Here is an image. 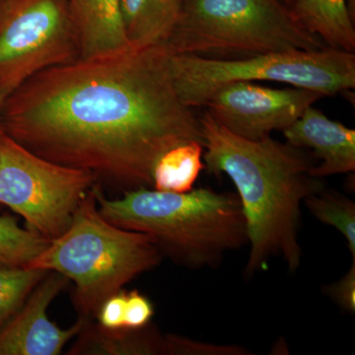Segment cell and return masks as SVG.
<instances>
[{"mask_svg": "<svg viewBox=\"0 0 355 355\" xmlns=\"http://www.w3.org/2000/svg\"><path fill=\"white\" fill-rule=\"evenodd\" d=\"M167 44L51 67L6 98L4 132L58 164L153 187L159 158L191 140L200 119L180 99Z\"/></svg>", "mask_w": 355, "mask_h": 355, "instance_id": "obj_1", "label": "cell"}, {"mask_svg": "<svg viewBox=\"0 0 355 355\" xmlns=\"http://www.w3.org/2000/svg\"><path fill=\"white\" fill-rule=\"evenodd\" d=\"M198 119L205 167L226 175L241 203L250 248L245 275L263 270L275 257L289 272H297L301 205L324 188L322 179L311 175L314 156L270 137L251 140L236 135L207 111Z\"/></svg>", "mask_w": 355, "mask_h": 355, "instance_id": "obj_2", "label": "cell"}, {"mask_svg": "<svg viewBox=\"0 0 355 355\" xmlns=\"http://www.w3.org/2000/svg\"><path fill=\"white\" fill-rule=\"evenodd\" d=\"M94 191L103 218L150 236L161 253L190 268H216L229 252L248 245L246 220L237 195L200 188L172 193L139 188L109 200Z\"/></svg>", "mask_w": 355, "mask_h": 355, "instance_id": "obj_3", "label": "cell"}, {"mask_svg": "<svg viewBox=\"0 0 355 355\" xmlns=\"http://www.w3.org/2000/svg\"><path fill=\"white\" fill-rule=\"evenodd\" d=\"M162 256L150 236L103 218L91 189L67 230L26 268L58 272L73 282L74 304L88 318L97 315L110 296L158 266Z\"/></svg>", "mask_w": 355, "mask_h": 355, "instance_id": "obj_4", "label": "cell"}, {"mask_svg": "<svg viewBox=\"0 0 355 355\" xmlns=\"http://www.w3.org/2000/svg\"><path fill=\"white\" fill-rule=\"evenodd\" d=\"M167 44L175 55L221 60L327 46L279 0H184Z\"/></svg>", "mask_w": 355, "mask_h": 355, "instance_id": "obj_5", "label": "cell"}, {"mask_svg": "<svg viewBox=\"0 0 355 355\" xmlns=\"http://www.w3.org/2000/svg\"><path fill=\"white\" fill-rule=\"evenodd\" d=\"M171 71L180 99L191 109L205 107L216 90L237 81L287 83L324 97L355 88L354 53L329 46L235 60L172 53Z\"/></svg>", "mask_w": 355, "mask_h": 355, "instance_id": "obj_6", "label": "cell"}, {"mask_svg": "<svg viewBox=\"0 0 355 355\" xmlns=\"http://www.w3.org/2000/svg\"><path fill=\"white\" fill-rule=\"evenodd\" d=\"M96 178L42 157L0 130V203L46 241L67 230Z\"/></svg>", "mask_w": 355, "mask_h": 355, "instance_id": "obj_7", "label": "cell"}, {"mask_svg": "<svg viewBox=\"0 0 355 355\" xmlns=\"http://www.w3.org/2000/svg\"><path fill=\"white\" fill-rule=\"evenodd\" d=\"M67 0H8L0 11V95L39 72L77 60Z\"/></svg>", "mask_w": 355, "mask_h": 355, "instance_id": "obj_8", "label": "cell"}, {"mask_svg": "<svg viewBox=\"0 0 355 355\" xmlns=\"http://www.w3.org/2000/svg\"><path fill=\"white\" fill-rule=\"evenodd\" d=\"M322 98L320 93L304 88H268L237 81L216 90L205 107L231 132L259 140L286 130Z\"/></svg>", "mask_w": 355, "mask_h": 355, "instance_id": "obj_9", "label": "cell"}, {"mask_svg": "<svg viewBox=\"0 0 355 355\" xmlns=\"http://www.w3.org/2000/svg\"><path fill=\"white\" fill-rule=\"evenodd\" d=\"M69 279L49 272L28 296L12 319L0 331V355H58L67 343L79 335L88 318L81 316L64 330L51 321L48 308L64 291Z\"/></svg>", "mask_w": 355, "mask_h": 355, "instance_id": "obj_10", "label": "cell"}, {"mask_svg": "<svg viewBox=\"0 0 355 355\" xmlns=\"http://www.w3.org/2000/svg\"><path fill=\"white\" fill-rule=\"evenodd\" d=\"M287 144L312 150L321 162L311 169L323 179L355 170V130L311 106L293 125L284 130Z\"/></svg>", "mask_w": 355, "mask_h": 355, "instance_id": "obj_11", "label": "cell"}, {"mask_svg": "<svg viewBox=\"0 0 355 355\" xmlns=\"http://www.w3.org/2000/svg\"><path fill=\"white\" fill-rule=\"evenodd\" d=\"M121 0H67L79 58L111 55L130 48L123 29Z\"/></svg>", "mask_w": 355, "mask_h": 355, "instance_id": "obj_12", "label": "cell"}, {"mask_svg": "<svg viewBox=\"0 0 355 355\" xmlns=\"http://www.w3.org/2000/svg\"><path fill=\"white\" fill-rule=\"evenodd\" d=\"M184 0H121L123 29L130 46L167 44L176 29Z\"/></svg>", "mask_w": 355, "mask_h": 355, "instance_id": "obj_13", "label": "cell"}, {"mask_svg": "<svg viewBox=\"0 0 355 355\" xmlns=\"http://www.w3.org/2000/svg\"><path fill=\"white\" fill-rule=\"evenodd\" d=\"M69 354L159 355L166 354L165 336L149 324L137 330H108L87 324L77 336Z\"/></svg>", "mask_w": 355, "mask_h": 355, "instance_id": "obj_14", "label": "cell"}, {"mask_svg": "<svg viewBox=\"0 0 355 355\" xmlns=\"http://www.w3.org/2000/svg\"><path fill=\"white\" fill-rule=\"evenodd\" d=\"M291 8L299 23L327 46L354 53V17L347 0H294Z\"/></svg>", "mask_w": 355, "mask_h": 355, "instance_id": "obj_15", "label": "cell"}, {"mask_svg": "<svg viewBox=\"0 0 355 355\" xmlns=\"http://www.w3.org/2000/svg\"><path fill=\"white\" fill-rule=\"evenodd\" d=\"M205 147L202 141L191 140L166 151L153 171L154 190L187 193L193 190L200 173L205 168Z\"/></svg>", "mask_w": 355, "mask_h": 355, "instance_id": "obj_16", "label": "cell"}, {"mask_svg": "<svg viewBox=\"0 0 355 355\" xmlns=\"http://www.w3.org/2000/svg\"><path fill=\"white\" fill-rule=\"evenodd\" d=\"M304 203L315 218L336 229L345 237L355 260V203L326 187L306 198Z\"/></svg>", "mask_w": 355, "mask_h": 355, "instance_id": "obj_17", "label": "cell"}, {"mask_svg": "<svg viewBox=\"0 0 355 355\" xmlns=\"http://www.w3.org/2000/svg\"><path fill=\"white\" fill-rule=\"evenodd\" d=\"M48 272L26 266H0V331Z\"/></svg>", "mask_w": 355, "mask_h": 355, "instance_id": "obj_18", "label": "cell"}, {"mask_svg": "<svg viewBox=\"0 0 355 355\" xmlns=\"http://www.w3.org/2000/svg\"><path fill=\"white\" fill-rule=\"evenodd\" d=\"M49 241L10 216H0V266H27Z\"/></svg>", "mask_w": 355, "mask_h": 355, "instance_id": "obj_19", "label": "cell"}, {"mask_svg": "<svg viewBox=\"0 0 355 355\" xmlns=\"http://www.w3.org/2000/svg\"><path fill=\"white\" fill-rule=\"evenodd\" d=\"M166 354L170 355H248L249 350L239 345H214L198 342L186 336H165Z\"/></svg>", "mask_w": 355, "mask_h": 355, "instance_id": "obj_20", "label": "cell"}, {"mask_svg": "<svg viewBox=\"0 0 355 355\" xmlns=\"http://www.w3.org/2000/svg\"><path fill=\"white\" fill-rule=\"evenodd\" d=\"M154 315L153 302L139 291H128L125 301V329L137 330L150 323Z\"/></svg>", "mask_w": 355, "mask_h": 355, "instance_id": "obj_21", "label": "cell"}, {"mask_svg": "<svg viewBox=\"0 0 355 355\" xmlns=\"http://www.w3.org/2000/svg\"><path fill=\"white\" fill-rule=\"evenodd\" d=\"M128 291H120L103 302L97 312L100 326L108 330L125 329V301Z\"/></svg>", "mask_w": 355, "mask_h": 355, "instance_id": "obj_22", "label": "cell"}, {"mask_svg": "<svg viewBox=\"0 0 355 355\" xmlns=\"http://www.w3.org/2000/svg\"><path fill=\"white\" fill-rule=\"evenodd\" d=\"M327 295L340 306L345 312L354 314L355 312V260L349 272L342 279L329 284L324 288Z\"/></svg>", "mask_w": 355, "mask_h": 355, "instance_id": "obj_23", "label": "cell"}, {"mask_svg": "<svg viewBox=\"0 0 355 355\" xmlns=\"http://www.w3.org/2000/svg\"><path fill=\"white\" fill-rule=\"evenodd\" d=\"M284 1H286V3L287 4V6H291L292 2H293L294 0H284Z\"/></svg>", "mask_w": 355, "mask_h": 355, "instance_id": "obj_24", "label": "cell"}, {"mask_svg": "<svg viewBox=\"0 0 355 355\" xmlns=\"http://www.w3.org/2000/svg\"><path fill=\"white\" fill-rule=\"evenodd\" d=\"M4 99L3 97H2L1 95H0V105L3 104Z\"/></svg>", "mask_w": 355, "mask_h": 355, "instance_id": "obj_25", "label": "cell"}]
</instances>
